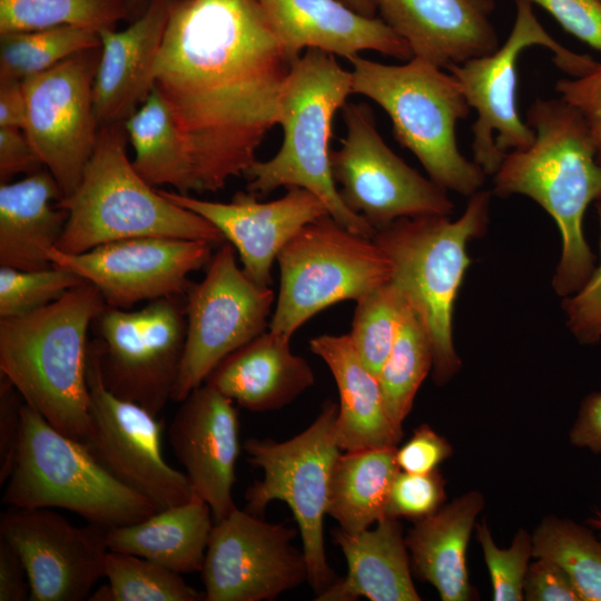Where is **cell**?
<instances>
[{
  "mask_svg": "<svg viewBox=\"0 0 601 601\" xmlns=\"http://www.w3.org/2000/svg\"><path fill=\"white\" fill-rule=\"evenodd\" d=\"M445 499V481L437 470L430 473L400 471L391 487L386 516L420 520L436 512Z\"/></svg>",
  "mask_w": 601,
  "mask_h": 601,
  "instance_id": "cell-41",
  "label": "cell"
},
{
  "mask_svg": "<svg viewBox=\"0 0 601 601\" xmlns=\"http://www.w3.org/2000/svg\"><path fill=\"white\" fill-rule=\"evenodd\" d=\"M83 283L77 274L58 266L38 270L0 266V318L37 311Z\"/></svg>",
  "mask_w": 601,
  "mask_h": 601,
  "instance_id": "cell-39",
  "label": "cell"
},
{
  "mask_svg": "<svg viewBox=\"0 0 601 601\" xmlns=\"http://www.w3.org/2000/svg\"><path fill=\"white\" fill-rule=\"evenodd\" d=\"M175 0H151L124 30H99L92 101L99 127L124 124L154 88L152 71Z\"/></svg>",
  "mask_w": 601,
  "mask_h": 601,
  "instance_id": "cell-24",
  "label": "cell"
},
{
  "mask_svg": "<svg viewBox=\"0 0 601 601\" xmlns=\"http://www.w3.org/2000/svg\"><path fill=\"white\" fill-rule=\"evenodd\" d=\"M277 263L279 292L269 331L287 338L328 306L356 302L392 278V263L383 249L329 215L304 226Z\"/></svg>",
  "mask_w": 601,
  "mask_h": 601,
  "instance_id": "cell-10",
  "label": "cell"
},
{
  "mask_svg": "<svg viewBox=\"0 0 601 601\" xmlns=\"http://www.w3.org/2000/svg\"><path fill=\"white\" fill-rule=\"evenodd\" d=\"M396 449L342 451L332 470L327 502V515L339 529L357 533L386 516L391 487L400 472Z\"/></svg>",
  "mask_w": 601,
  "mask_h": 601,
  "instance_id": "cell-31",
  "label": "cell"
},
{
  "mask_svg": "<svg viewBox=\"0 0 601 601\" xmlns=\"http://www.w3.org/2000/svg\"><path fill=\"white\" fill-rule=\"evenodd\" d=\"M432 366L430 334L406 302L393 346L377 375L387 413L396 427L402 428Z\"/></svg>",
  "mask_w": 601,
  "mask_h": 601,
  "instance_id": "cell-33",
  "label": "cell"
},
{
  "mask_svg": "<svg viewBox=\"0 0 601 601\" xmlns=\"http://www.w3.org/2000/svg\"><path fill=\"white\" fill-rule=\"evenodd\" d=\"M347 563V573L325 591L317 601H418L408 550L398 519L385 516L374 529L349 533L333 532Z\"/></svg>",
  "mask_w": 601,
  "mask_h": 601,
  "instance_id": "cell-26",
  "label": "cell"
},
{
  "mask_svg": "<svg viewBox=\"0 0 601 601\" xmlns=\"http://www.w3.org/2000/svg\"><path fill=\"white\" fill-rule=\"evenodd\" d=\"M24 401L13 384L0 375V484L13 471L22 430Z\"/></svg>",
  "mask_w": 601,
  "mask_h": 601,
  "instance_id": "cell-45",
  "label": "cell"
},
{
  "mask_svg": "<svg viewBox=\"0 0 601 601\" xmlns=\"http://www.w3.org/2000/svg\"><path fill=\"white\" fill-rule=\"evenodd\" d=\"M100 46L99 32L81 27L0 33V79L23 80Z\"/></svg>",
  "mask_w": 601,
  "mask_h": 601,
  "instance_id": "cell-34",
  "label": "cell"
},
{
  "mask_svg": "<svg viewBox=\"0 0 601 601\" xmlns=\"http://www.w3.org/2000/svg\"><path fill=\"white\" fill-rule=\"evenodd\" d=\"M476 533L491 578L492 599L494 601L523 600L524 577L532 556V535L525 530H519L511 546L500 549L495 545L485 522L477 525Z\"/></svg>",
  "mask_w": 601,
  "mask_h": 601,
  "instance_id": "cell-40",
  "label": "cell"
},
{
  "mask_svg": "<svg viewBox=\"0 0 601 601\" xmlns=\"http://www.w3.org/2000/svg\"><path fill=\"white\" fill-rule=\"evenodd\" d=\"M491 194L470 196L456 220L449 216L404 217L376 230L373 240L392 263L391 282L425 325L433 347V381L446 384L460 370L453 313L471 264L466 247L489 224Z\"/></svg>",
  "mask_w": 601,
  "mask_h": 601,
  "instance_id": "cell-6",
  "label": "cell"
},
{
  "mask_svg": "<svg viewBox=\"0 0 601 601\" xmlns=\"http://www.w3.org/2000/svg\"><path fill=\"white\" fill-rule=\"evenodd\" d=\"M544 8L562 28L601 52V0H529Z\"/></svg>",
  "mask_w": 601,
  "mask_h": 601,
  "instance_id": "cell-44",
  "label": "cell"
},
{
  "mask_svg": "<svg viewBox=\"0 0 601 601\" xmlns=\"http://www.w3.org/2000/svg\"><path fill=\"white\" fill-rule=\"evenodd\" d=\"M106 305L86 282L37 311L0 318V375L56 430L80 442L90 431L88 329Z\"/></svg>",
  "mask_w": 601,
  "mask_h": 601,
  "instance_id": "cell-3",
  "label": "cell"
},
{
  "mask_svg": "<svg viewBox=\"0 0 601 601\" xmlns=\"http://www.w3.org/2000/svg\"><path fill=\"white\" fill-rule=\"evenodd\" d=\"M127 140L124 124L99 127L79 186L58 201L68 219L56 248L79 254L148 236L225 243L211 223L169 200L136 171L127 157Z\"/></svg>",
  "mask_w": 601,
  "mask_h": 601,
  "instance_id": "cell-4",
  "label": "cell"
},
{
  "mask_svg": "<svg viewBox=\"0 0 601 601\" xmlns=\"http://www.w3.org/2000/svg\"><path fill=\"white\" fill-rule=\"evenodd\" d=\"M292 63L258 0L174 1L152 78L197 193L223 189L257 160Z\"/></svg>",
  "mask_w": 601,
  "mask_h": 601,
  "instance_id": "cell-1",
  "label": "cell"
},
{
  "mask_svg": "<svg viewBox=\"0 0 601 601\" xmlns=\"http://www.w3.org/2000/svg\"><path fill=\"white\" fill-rule=\"evenodd\" d=\"M514 1L516 16L504 43L490 55L447 68L459 81L470 108L476 111L472 125L473 161L486 176L496 173L508 152L530 147L535 138L518 109L520 53L531 46H543L552 51L556 67L573 78L588 73L598 63L551 37L534 16L529 0Z\"/></svg>",
  "mask_w": 601,
  "mask_h": 601,
  "instance_id": "cell-11",
  "label": "cell"
},
{
  "mask_svg": "<svg viewBox=\"0 0 601 601\" xmlns=\"http://www.w3.org/2000/svg\"><path fill=\"white\" fill-rule=\"evenodd\" d=\"M107 529L76 526L50 509L11 508L0 519V536L27 569L31 601H82L105 578Z\"/></svg>",
  "mask_w": 601,
  "mask_h": 601,
  "instance_id": "cell-19",
  "label": "cell"
},
{
  "mask_svg": "<svg viewBox=\"0 0 601 601\" xmlns=\"http://www.w3.org/2000/svg\"><path fill=\"white\" fill-rule=\"evenodd\" d=\"M346 135L331 152L333 179L353 213L378 230L404 217L450 216L454 204L446 189L400 158L377 131L366 104L342 108Z\"/></svg>",
  "mask_w": 601,
  "mask_h": 601,
  "instance_id": "cell-13",
  "label": "cell"
},
{
  "mask_svg": "<svg viewBox=\"0 0 601 601\" xmlns=\"http://www.w3.org/2000/svg\"><path fill=\"white\" fill-rule=\"evenodd\" d=\"M594 524L597 528L601 529V516L599 518V520L594 521Z\"/></svg>",
  "mask_w": 601,
  "mask_h": 601,
  "instance_id": "cell-55",
  "label": "cell"
},
{
  "mask_svg": "<svg viewBox=\"0 0 601 601\" xmlns=\"http://www.w3.org/2000/svg\"><path fill=\"white\" fill-rule=\"evenodd\" d=\"M127 18L124 0H0V33L63 26L99 31Z\"/></svg>",
  "mask_w": 601,
  "mask_h": 601,
  "instance_id": "cell-36",
  "label": "cell"
},
{
  "mask_svg": "<svg viewBox=\"0 0 601 601\" xmlns=\"http://www.w3.org/2000/svg\"><path fill=\"white\" fill-rule=\"evenodd\" d=\"M180 403L169 425V443L193 491L219 521L237 508L231 491L240 451L238 412L233 400L207 383Z\"/></svg>",
  "mask_w": 601,
  "mask_h": 601,
  "instance_id": "cell-21",
  "label": "cell"
},
{
  "mask_svg": "<svg viewBox=\"0 0 601 601\" xmlns=\"http://www.w3.org/2000/svg\"><path fill=\"white\" fill-rule=\"evenodd\" d=\"M351 93L352 72L334 55L307 49L296 59L280 98L283 142L274 157L256 160L247 170V191L266 196L278 187L307 189L338 224L373 239L375 228L346 207L332 174V124Z\"/></svg>",
  "mask_w": 601,
  "mask_h": 601,
  "instance_id": "cell-5",
  "label": "cell"
},
{
  "mask_svg": "<svg viewBox=\"0 0 601 601\" xmlns=\"http://www.w3.org/2000/svg\"><path fill=\"white\" fill-rule=\"evenodd\" d=\"M43 165L21 128L0 127V183L18 174H33Z\"/></svg>",
  "mask_w": 601,
  "mask_h": 601,
  "instance_id": "cell-48",
  "label": "cell"
},
{
  "mask_svg": "<svg viewBox=\"0 0 601 601\" xmlns=\"http://www.w3.org/2000/svg\"><path fill=\"white\" fill-rule=\"evenodd\" d=\"M213 246L200 239L148 236L79 254L52 247L47 255L53 266L95 285L108 306L129 309L142 300L186 295L193 285L189 274L209 264Z\"/></svg>",
  "mask_w": 601,
  "mask_h": 601,
  "instance_id": "cell-18",
  "label": "cell"
},
{
  "mask_svg": "<svg viewBox=\"0 0 601 601\" xmlns=\"http://www.w3.org/2000/svg\"><path fill=\"white\" fill-rule=\"evenodd\" d=\"M89 600H92V601H114L112 600V593H111L109 584H105V585L100 587L99 589H97L96 592H93L90 595Z\"/></svg>",
  "mask_w": 601,
  "mask_h": 601,
  "instance_id": "cell-54",
  "label": "cell"
},
{
  "mask_svg": "<svg viewBox=\"0 0 601 601\" xmlns=\"http://www.w3.org/2000/svg\"><path fill=\"white\" fill-rule=\"evenodd\" d=\"M523 597L529 601H581L568 573L545 558H535L529 563Z\"/></svg>",
  "mask_w": 601,
  "mask_h": 601,
  "instance_id": "cell-47",
  "label": "cell"
},
{
  "mask_svg": "<svg viewBox=\"0 0 601 601\" xmlns=\"http://www.w3.org/2000/svg\"><path fill=\"white\" fill-rule=\"evenodd\" d=\"M569 436L574 446L601 453V392L583 398Z\"/></svg>",
  "mask_w": 601,
  "mask_h": 601,
  "instance_id": "cell-50",
  "label": "cell"
},
{
  "mask_svg": "<svg viewBox=\"0 0 601 601\" xmlns=\"http://www.w3.org/2000/svg\"><path fill=\"white\" fill-rule=\"evenodd\" d=\"M338 405L327 400L314 420L294 437L276 442L248 439V462L263 471L245 494L246 511L260 515L273 501L285 502L297 523L307 563L308 583L316 595L336 580L324 546V516L333 466L342 453L337 441Z\"/></svg>",
  "mask_w": 601,
  "mask_h": 601,
  "instance_id": "cell-9",
  "label": "cell"
},
{
  "mask_svg": "<svg viewBox=\"0 0 601 601\" xmlns=\"http://www.w3.org/2000/svg\"><path fill=\"white\" fill-rule=\"evenodd\" d=\"M287 57L304 49L351 58L372 50L402 60L413 52L382 18L366 17L339 0H258Z\"/></svg>",
  "mask_w": 601,
  "mask_h": 601,
  "instance_id": "cell-22",
  "label": "cell"
},
{
  "mask_svg": "<svg viewBox=\"0 0 601 601\" xmlns=\"http://www.w3.org/2000/svg\"><path fill=\"white\" fill-rule=\"evenodd\" d=\"M289 342L268 329L226 356L205 383L248 411L282 408L315 382L312 367L292 352Z\"/></svg>",
  "mask_w": 601,
  "mask_h": 601,
  "instance_id": "cell-25",
  "label": "cell"
},
{
  "mask_svg": "<svg viewBox=\"0 0 601 601\" xmlns=\"http://www.w3.org/2000/svg\"><path fill=\"white\" fill-rule=\"evenodd\" d=\"M218 247L203 280L186 294V343L171 396L177 403L204 384L226 356L269 327L273 289L246 276L233 245Z\"/></svg>",
  "mask_w": 601,
  "mask_h": 601,
  "instance_id": "cell-14",
  "label": "cell"
},
{
  "mask_svg": "<svg viewBox=\"0 0 601 601\" xmlns=\"http://www.w3.org/2000/svg\"><path fill=\"white\" fill-rule=\"evenodd\" d=\"M309 348L328 366L338 390L339 449L397 446L402 428L392 422L378 378L364 365L349 335L323 334L311 339Z\"/></svg>",
  "mask_w": 601,
  "mask_h": 601,
  "instance_id": "cell-27",
  "label": "cell"
},
{
  "mask_svg": "<svg viewBox=\"0 0 601 601\" xmlns=\"http://www.w3.org/2000/svg\"><path fill=\"white\" fill-rule=\"evenodd\" d=\"M483 505L482 494L470 491L416 520L405 536L412 571L431 583L443 601H467L473 597L465 554Z\"/></svg>",
  "mask_w": 601,
  "mask_h": 601,
  "instance_id": "cell-29",
  "label": "cell"
},
{
  "mask_svg": "<svg viewBox=\"0 0 601 601\" xmlns=\"http://www.w3.org/2000/svg\"><path fill=\"white\" fill-rule=\"evenodd\" d=\"M128 11L129 18H138L148 7L151 0H124Z\"/></svg>",
  "mask_w": 601,
  "mask_h": 601,
  "instance_id": "cell-53",
  "label": "cell"
},
{
  "mask_svg": "<svg viewBox=\"0 0 601 601\" xmlns=\"http://www.w3.org/2000/svg\"><path fill=\"white\" fill-rule=\"evenodd\" d=\"M213 513L195 492L185 503L129 525L107 529L109 551L138 555L179 574L201 571Z\"/></svg>",
  "mask_w": 601,
  "mask_h": 601,
  "instance_id": "cell-30",
  "label": "cell"
},
{
  "mask_svg": "<svg viewBox=\"0 0 601 601\" xmlns=\"http://www.w3.org/2000/svg\"><path fill=\"white\" fill-rule=\"evenodd\" d=\"M494 7V0H378L377 12L414 57L447 69L499 48Z\"/></svg>",
  "mask_w": 601,
  "mask_h": 601,
  "instance_id": "cell-23",
  "label": "cell"
},
{
  "mask_svg": "<svg viewBox=\"0 0 601 601\" xmlns=\"http://www.w3.org/2000/svg\"><path fill=\"white\" fill-rule=\"evenodd\" d=\"M136 171L152 187L171 186L177 193H197L191 162L174 117L156 87L124 122Z\"/></svg>",
  "mask_w": 601,
  "mask_h": 601,
  "instance_id": "cell-32",
  "label": "cell"
},
{
  "mask_svg": "<svg viewBox=\"0 0 601 601\" xmlns=\"http://www.w3.org/2000/svg\"><path fill=\"white\" fill-rule=\"evenodd\" d=\"M600 228V263L584 285L564 297L562 308L566 325L581 344L592 345L601 341V203L597 205Z\"/></svg>",
  "mask_w": 601,
  "mask_h": 601,
  "instance_id": "cell-42",
  "label": "cell"
},
{
  "mask_svg": "<svg viewBox=\"0 0 601 601\" xmlns=\"http://www.w3.org/2000/svg\"><path fill=\"white\" fill-rule=\"evenodd\" d=\"M526 124L534 130V141L505 155L493 175V190L501 197L526 196L554 219L562 249L552 286L566 297L595 268L583 218L590 204L601 203V165L582 116L561 98L536 99Z\"/></svg>",
  "mask_w": 601,
  "mask_h": 601,
  "instance_id": "cell-2",
  "label": "cell"
},
{
  "mask_svg": "<svg viewBox=\"0 0 601 601\" xmlns=\"http://www.w3.org/2000/svg\"><path fill=\"white\" fill-rule=\"evenodd\" d=\"M296 529L236 508L216 521L201 577L206 601H272L308 579Z\"/></svg>",
  "mask_w": 601,
  "mask_h": 601,
  "instance_id": "cell-17",
  "label": "cell"
},
{
  "mask_svg": "<svg viewBox=\"0 0 601 601\" xmlns=\"http://www.w3.org/2000/svg\"><path fill=\"white\" fill-rule=\"evenodd\" d=\"M105 578L114 601H200V593L188 585L179 573L148 559L108 551Z\"/></svg>",
  "mask_w": 601,
  "mask_h": 601,
  "instance_id": "cell-37",
  "label": "cell"
},
{
  "mask_svg": "<svg viewBox=\"0 0 601 601\" xmlns=\"http://www.w3.org/2000/svg\"><path fill=\"white\" fill-rule=\"evenodd\" d=\"M17 461L3 502L65 509L105 529L140 522L160 509L111 475L87 446L56 430L24 403Z\"/></svg>",
  "mask_w": 601,
  "mask_h": 601,
  "instance_id": "cell-8",
  "label": "cell"
},
{
  "mask_svg": "<svg viewBox=\"0 0 601 601\" xmlns=\"http://www.w3.org/2000/svg\"><path fill=\"white\" fill-rule=\"evenodd\" d=\"M87 384L90 431L82 443L90 453L118 481L160 510L187 502L194 491L187 475L162 456L161 422L106 387L96 338L88 344Z\"/></svg>",
  "mask_w": 601,
  "mask_h": 601,
  "instance_id": "cell-15",
  "label": "cell"
},
{
  "mask_svg": "<svg viewBox=\"0 0 601 601\" xmlns=\"http://www.w3.org/2000/svg\"><path fill=\"white\" fill-rule=\"evenodd\" d=\"M30 598L27 569L18 551L0 536V601H24Z\"/></svg>",
  "mask_w": 601,
  "mask_h": 601,
  "instance_id": "cell-49",
  "label": "cell"
},
{
  "mask_svg": "<svg viewBox=\"0 0 601 601\" xmlns=\"http://www.w3.org/2000/svg\"><path fill=\"white\" fill-rule=\"evenodd\" d=\"M26 115L22 80L0 79V127L23 129Z\"/></svg>",
  "mask_w": 601,
  "mask_h": 601,
  "instance_id": "cell-51",
  "label": "cell"
},
{
  "mask_svg": "<svg viewBox=\"0 0 601 601\" xmlns=\"http://www.w3.org/2000/svg\"><path fill=\"white\" fill-rule=\"evenodd\" d=\"M48 169L0 185V266L26 270L53 266L47 252L62 236L68 211Z\"/></svg>",
  "mask_w": 601,
  "mask_h": 601,
  "instance_id": "cell-28",
  "label": "cell"
},
{
  "mask_svg": "<svg viewBox=\"0 0 601 601\" xmlns=\"http://www.w3.org/2000/svg\"><path fill=\"white\" fill-rule=\"evenodd\" d=\"M453 453L451 444L428 425L414 430L411 439L396 449V463L400 471L408 473H430Z\"/></svg>",
  "mask_w": 601,
  "mask_h": 601,
  "instance_id": "cell-46",
  "label": "cell"
},
{
  "mask_svg": "<svg viewBox=\"0 0 601 601\" xmlns=\"http://www.w3.org/2000/svg\"><path fill=\"white\" fill-rule=\"evenodd\" d=\"M159 190L211 223L237 250L246 276L263 287L270 286L273 264L287 243L307 224L329 215L316 195L299 187L287 188L283 197L267 203L249 191L236 193L229 203H217Z\"/></svg>",
  "mask_w": 601,
  "mask_h": 601,
  "instance_id": "cell-20",
  "label": "cell"
},
{
  "mask_svg": "<svg viewBox=\"0 0 601 601\" xmlns=\"http://www.w3.org/2000/svg\"><path fill=\"white\" fill-rule=\"evenodd\" d=\"M354 11L366 16L375 17L378 8V0H339Z\"/></svg>",
  "mask_w": 601,
  "mask_h": 601,
  "instance_id": "cell-52",
  "label": "cell"
},
{
  "mask_svg": "<svg viewBox=\"0 0 601 601\" xmlns=\"http://www.w3.org/2000/svg\"><path fill=\"white\" fill-rule=\"evenodd\" d=\"M352 93L367 97L390 117L398 144L422 164L430 179L464 196L479 191L485 174L462 155L456 124L470 106L455 77L413 57L404 65H386L359 55L348 58Z\"/></svg>",
  "mask_w": 601,
  "mask_h": 601,
  "instance_id": "cell-7",
  "label": "cell"
},
{
  "mask_svg": "<svg viewBox=\"0 0 601 601\" xmlns=\"http://www.w3.org/2000/svg\"><path fill=\"white\" fill-rule=\"evenodd\" d=\"M555 89L582 116L601 165V62L583 76L558 80Z\"/></svg>",
  "mask_w": 601,
  "mask_h": 601,
  "instance_id": "cell-43",
  "label": "cell"
},
{
  "mask_svg": "<svg viewBox=\"0 0 601 601\" xmlns=\"http://www.w3.org/2000/svg\"><path fill=\"white\" fill-rule=\"evenodd\" d=\"M99 57L100 48L83 50L22 80L23 130L63 198L79 186L96 147L92 85Z\"/></svg>",
  "mask_w": 601,
  "mask_h": 601,
  "instance_id": "cell-16",
  "label": "cell"
},
{
  "mask_svg": "<svg viewBox=\"0 0 601 601\" xmlns=\"http://www.w3.org/2000/svg\"><path fill=\"white\" fill-rule=\"evenodd\" d=\"M92 327L106 387L158 415L171 401L184 355L186 295L157 298L137 311L106 305Z\"/></svg>",
  "mask_w": 601,
  "mask_h": 601,
  "instance_id": "cell-12",
  "label": "cell"
},
{
  "mask_svg": "<svg viewBox=\"0 0 601 601\" xmlns=\"http://www.w3.org/2000/svg\"><path fill=\"white\" fill-rule=\"evenodd\" d=\"M405 304L391 280L356 300L348 335L364 365L376 376L391 352Z\"/></svg>",
  "mask_w": 601,
  "mask_h": 601,
  "instance_id": "cell-38",
  "label": "cell"
},
{
  "mask_svg": "<svg viewBox=\"0 0 601 601\" xmlns=\"http://www.w3.org/2000/svg\"><path fill=\"white\" fill-rule=\"evenodd\" d=\"M532 556L559 564L581 601H601V543L568 519L545 518L532 534Z\"/></svg>",
  "mask_w": 601,
  "mask_h": 601,
  "instance_id": "cell-35",
  "label": "cell"
}]
</instances>
